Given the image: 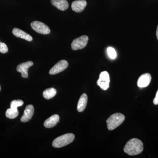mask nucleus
<instances>
[{
  "label": "nucleus",
  "instance_id": "a211bd4d",
  "mask_svg": "<svg viewBox=\"0 0 158 158\" xmlns=\"http://www.w3.org/2000/svg\"><path fill=\"white\" fill-rule=\"evenodd\" d=\"M23 102L21 100H17L12 101L10 103V106L11 109H17L18 107L21 106L23 105Z\"/></svg>",
  "mask_w": 158,
  "mask_h": 158
},
{
  "label": "nucleus",
  "instance_id": "423d86ee",
  "mask_svg": "<svg viewBox=\"0 0 158 158\" xmlns=\"http://www.w3.org/2000/svg\"><path fill=\"white\" fill-rule=\"evenodd\" d=\"M31 27L32 28L39 34H48L50 33V29L48 26L38 21H35L31 23Z\"/></svg>",
  "mask_w": 158,
  "mask_h": 158
},
{
  "label": "nucleus",
  "instance_id": "ddd939ff",
  "mask_svg": "<svg viewBox=\"0 0 158 158\" xmlns=\"http://www.w3.org/2000/svg\"><path fill=\"white\" fill-rule=\"evenodd\" d=\"M12 33L16 37H20L22 39L25 40L29 41H31L33 40V38L30 34H27L24 31H22L20 29L15 28L13 29Z\"/></svg>",
  "mask_w": 158,
  "mask_h": 158
},
{
  "label": "nucleus",
  "instance_id": "f3484780",
  "mask_svg": "<svg viewBox=\"0 0 158 158\" xmlns=\"http://www.w3.org/2000/svg\"><path fill=\"white\" fill-rule=\"evenodd\" d=\"M19 115V111L17 109H13L10 108L6 111V115L7 118L13 119L17 117Z\"/></svg>",
  "mask_w": 158,
  "mask_h": 158
},
{
  "label": "nucleus",
  "instance_id": "1a4fd4ad",
  "mask_svg": "<svg viewBox=\"0 0 158 158\" xmlns=\"http://www.w3.org/2000/svg\"><path fill=\"white\" fill-rule=\"evenodd\" d=\"M152 80L151 75L148 73H146L141 75L138 79L137 85L140 88L147 87L150 83Z\"/></svg>",
  "mask_w": 158,
  "mask_h": 158
},
{
  "label": "nucleus",
  "instance_id": "5701e85b",
  "mask_svg": "<svg viewBox=\"0 0 158 158\" xmlns=\"http://www.w3.org/2000/svg\"><path fill=\"white\" fill-rule=\"evenodd\" d=\"M1 86H0V91H1Z\"/></svg>",
  "mask_w": 158,
  "mask_h": 158
},
{
  "label": "nucleus",
  "instance_id": "f8f14e48",
  "mask_svg": "<svg viewBox=\"0 0 158 158\" xmlns=\"http://www.w3.org/2000/svg\"><path fill=\"white\" fill-rule=\"evenodd\" d=\"M51 4L57 9L65 11L68 9L69 3L67 0H50Z\"/></svg>",
  "mask_w": 158,
  "mask_h": 158
},
{
  "label": "nucleus",
  "instance_id": "7ed1b4c3",
  "mask_svg": "<svg viewBox=\"0 0 158 158\" xmlns=\"http://www.w3.org/2000/svg\"><path fill=\"white\" fill-rule=\"evenodd\" d=\"M75 135L72 133H68L59 136L52 142V146L56 148H59L70 144L74 140Z\"/></svg>",
  "mask_w": 158,
  "mask_h": 158
},
{
  "label": "nucleus",
  "instance_id": "dca6fc26",
  "mask_svg": "<svg viewBox=\"0 0 158 158\" xmlns=\"http://www.w3.org/2000/svg\"><path fill=\"white\" fill-rule=\"evenodd\" d=\"M57 91L54 88H50L44 90L43 93L44 97L46 99L49 100L53 98L56 94Z\"/></svg>",
  "mask_w": 158,
  "mask_h": 158
},
{
  "label": "nucleus",
  "instance_id": "6e6552de",
  "mask_svg": "<svg viewBox=\"0 0 158 158\" xmlns=\"http://www.w3.org/2000/svg\"><path fill=\"white\" fill-rule=\"evenodd\" d=\"M33 65L34 63L32 61H27L26 62H23L18 65L16 70L18 72L21 73L22 77L27 78L28 77V70L29 68Z\"/></svg>",
  "mask_w": 158,
  "mask_h": 158
},
{
  "label": "nucleus",
  "instance_id": "f257e3e1",
  "mask_svg": "<svg viewBox=\"0 0 158 158\" xmlns=\"http://www.w3.org/2000/svg\"><path fill=\"white\" fill-rule=\"evenodd\" d=\"M143 142L138 138H132L129 140L124 147V152L130 156H136L143 151Z\"/></svg>",
  "mask_w": 158,
  "mask_h": 158
},
{
  "label": "nucleus",
  "instance_id": "aec40b11",
  "mask_svg": "<svg viewBox=\"0 0 158 158\" xmlns=\"http://www.w3.org/2000/svg\"><path fill=\"white\" fill-rule=\"evenodd\" d=\"M8 48L6 44L0 42V52L2 53L5 54L8 52Z\"/></svg>",
  "mask_w": 158,
  "mask_h": 158
},
{
  "label": "nucleus",
  "instance_id": "412c9836",
  "mask_svg": "<svg viewBox=\"0 0 158 158\" xmlns=\"http://www.w3.org/2000/svg\"><path fill=\"white\" fill-rule=\"evenodd\" d=\"M153 102V104L154 105H158V89L157 91L155 97L154 99Z\"/></svg>",
  "mask_w": 158,
  "mask_h": 158
},
{
  "label": "nucleus",
  "instance_id": "4468645a",
  "mask_svg": "<svg viewBox=\"0 0 158 158\" xmlns=\"http://www.w3.org/2000/svg\"><path fill=\"white\" fill-rule=\"evenodd\" d=\"M59 115L55 114L51 116L50 117L47 118L44 121V126L47 128H50L55 127L57 124V123L59 122Z\"/></svg>",
  "mask_w": 158,
  "mask_h": 158
},
{
  "label": "nucleus",
  "instance_id": "20e7f679",
  "mask_svg": "<svg viewBox=\"0 0 158 158\" xmlns=\"http://www.w3.org/2000/svg\"><path fill=\"white\" fill-rule=\"evenodd\" d=\"M88 37L86 35L76 38L71 44V48L73 50L82 49L85 48L88 44Z\"/></svg>",
  "mask_w": 158,
  "mask_h": 158
},
{
  "label": "nucleus",
  "instance_id": "4be33fe9",
  "mask_svg": "<svg viewBox=\"0 0 158 158\" xmlns=\"http://www.w3.org/2000/svg\"><path fill=\"white\" fill-rule=\"evenodd\" d=\"M156 37L157 38V39L158 40V25L157 27V30H156Z\"/></svg>",
  "mask_w": 158,
  "mask_h": 158
},
{
  "label": "nucleus",
  "instance_id": "39448f33",
  "mask_svg": "<svg viewBox=\"0 0 158 158\" xmlns=\"http://www.w3.org/2000/svg\"><path fill=\"white\" fill-rule=\"evenodd\" d=\"M110 75L107 71L102 72L99 75V78L97 84L102 90H106L110 87Z\"/></svg>",
  "mask_w": 158,
  "mask_h": 158
},
{
  "label": "nucleus",
  "instance_id": "9b49d317",
  "mask_svg": "<svg viewBox=\"0 0 158 158\" xmlns=\"http://www.w3.org/2000/svg\"><path fill=\"white\" fill-rule=\"evenodd\" d=\"M87 4V2L85 0L74 1L71 5L72 9L73 11L78 13L81 12L85 9Z\"/></svg>",
  "mask_w": 158,
  "mask_h": 158
},
{
  "label": "nucleus",
  "instance_id": "f03ea898",
  "mask_svg": "<svg viewBox=\"0 0 158 158\" xmlns=\"http://www.w3.org/2000/svg\"><path fill=\"white\" fill-rule=\"evenodd\" d=\"M124 115L120 113H116L111 115L107 119L108 130L112 131L120 125L125 120Z\"/></svg>",
  "mask_w": 158,
  "mask_h": 158
},
{
  "label": "nucleus",
  "instance_id": "0eeeda50",
  "mask_svg": "<svg viewBox=\"0 0 158 158\" xmlns=\"http://www.w3.org/2000/svg\"><path fill=\"white\" fill-rule=\"evenodd\" d=\"M68 65V62L66 60H61L51 68L49 73L50 75L56 74L65 70Z\"/></svg>",
  "mask_w": 158,
  "mask_h": 158
},
{
  "label": "nucleus",
  "instance_id": "9d476101",
  "mask_svg": "<svg viewBox=\"0 0 158 158\" xmlns=\"http://www.w3.org/2000/svg\"><path fill=\"white\" fill-rule=\"evenodd\" d=\"M34 109L33 106L28 105L24 111L23 115L21 118V121L23 122H27L30 121L34 115Z\"/></svg>",
  "mask_w": 158,
  "mask_h": 158
},
{
  "label": "nucleus",
  "instance_id": "2eb2a0df",
  "mask_svg": "<svg viewBox=\"0 0 158 158\" xmlns=\"http://www.w3.org/2000/svg\"><path fill=\"white\" fill-rule=\"evenodd\" d=\"M88 98L87 94L84 93L79 99L77 110L79 112H82L85 110L88 103Z\"/></svg>",
  "mask_w": 158,
  "mask_h": 158
},
{
  "label": "nucleus",
  "instance_id": "6ab92c4d",
  "mask_svg": "<svg viewBox=\"0 0 158 158\" xmlns=\"http://www.w3.org/2000/svg\"><path fill=\"white\" fill-rule=\"evenodd\" d=\"M107 50L108 56L110 58L113 59H116L117 55H116V51L115 49L113 48L109 47L108 48Z\"/></svg>",
  "mask_w": 158,
  "mask_h": 158
}]
</instances>
